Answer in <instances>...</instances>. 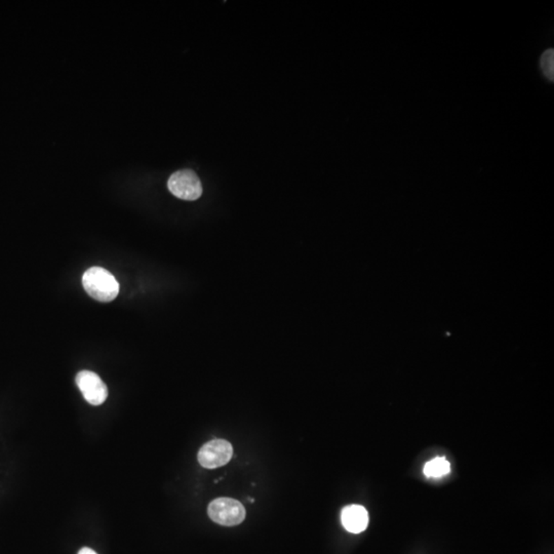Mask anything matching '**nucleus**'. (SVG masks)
Returning a JSON list of instances; mask_svg holds the SVG:
<instances>
[{
    "label": "nucleus",
    "instance_id": "0eeeda50",
    "mask_svg": "<svg viewBox=\"0 0 554 554\" xmlns=\"http://www.w3.org/2000/svg\"><path fill=\"white\" fill-rule=\"evenodd\" d=\"M451 472V464L445 458H434L426 463L424 474L428 478H439Z\"/></svg>",
    "mask_w": 554,
    "mask_h": 554
},
{
    "label": "nucleus",
    "instance_id": "7ed1b4c3",
    "mask_svg": "<svg viewBox=\"0 0 554 554\" xmlns=\"http://www.w3.org/2000/svg\"><path fill=\"white\" fill-rule=\"evenodd\" d=\"M167 188L176 198L183 200H198L202 194V182L191 169H181L169 176Z\"/></svg>",
    "mask_w": 554,
    "mask_h": 554
},
{
    "label": "nucleus",
    "instance_id": "20e7f679",
    "mask_svg": "<svg viewBox=\"0 0 554 554\" xmlns=\"http://www.w3.org/2000/svg\"><path fill=\"white\" fill-rule=\"evenodd\" d=\"M233 445L225 439H214L202 445L198 455V462L207 469L226 465L233 458Z\"/></svg>",
    "mask_w": 554,
    "mask_h": 554
},
{
    "label": "nucleus",
    "instance_id": "f257e3e1",
    "mask_svg": "<svg viewBox=\"0 0 554 554\" xmlns=\"http://www.w3.org/2000/svg\"><path fill=\"white\" fill-rule=\"evenodd\" d=\"M83 284L90 297L100 302H111L119 293L116 277L101 267H92L83 275Z\"/></svg>",
    "mask_w": 554,
    "mask_h": 554
},
{
    "label": "nucleus",
    "instance_id": "1a4fd4ad",
    "mask_svg": "<svg viewBox=\"0 0 554 554\" xmlns=\"http://www.w3.org/2000/svg\"><path fill=\"white\" fill-rule=\"evenodd\" d=\"M78 554H98L96 551L92 550V549L88 548V547H83L79 550Z\"/></svg>",
    "mask_w": 554,
    "mask_h": 554
},
{
    "label": "nucleus",
    "instance_id": "39448f33",
    "mask_svg": "<svg viewBox=\"0 0 554 554\" xmlns=\"http://www.w3.org/2000/svg\"><path fill=\"white\" fill-rule=\"evenodd\" d=\"M76 384L85 401L90 405L100 406L107 399V386L96 373L81 371L77 374Z\"/></svg>",
    "mask_w": 554,
    "mask_h": 554
},
{
    "label": "nucleus",
    "instance_id": "423d86ee",
    "mask_svg": "<svg viewBox=\"0 0 554 554\" xmlns=\"http://www.w3.org/2000/svg\"><path fill=\"white\" fill-rule=\"evenodd\" d=\"M341 522L346 531L349 533H361L368 527V511L361 505H349L342 511Z\"/></svg>",
    "mask_w": 554,
    "mask_h": 554
},
{
    "label": "nucleus",
    "instance_id": "6e6552de",
    "mask_svg": "<svg viewBox=\"0 0 554 554\" xmlns=\"http://www.w3.org/2000/svg\"><path fill=\"white\" fill-rule=\"evenodd\" d=\"M540 67L543 74L548 81H554V50L549 48L543 53L540 59Z\"/></svg>",
    "mask_w": 554,
    "mask_h": 554
},
{
    "label": "nucleus",
    "instance_id": "f03ea898",
    "mask_svg": "<svg viewBox=\"0 0 554 554\" xmlns=\"http://www.w3.org/2000/svg\"><path fill=\"white\" fill-rule=\"evenodd\" d=\"M207 513L213 522L224 527L242 524L247 514L244 505L240 501L231 498H218L212 501Z\"/></svg>",
    "mask_w": 554,
    "mask_h": 554
}]
</instances>
